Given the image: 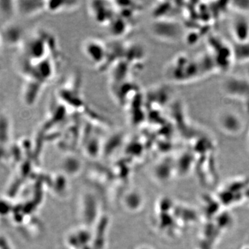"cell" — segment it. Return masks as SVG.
<instances>
[{
	"label": "cell",
	"mask_w": 249,
	"mask_h": 249,
	"mask_svg": "<svg viewBox=\"0 0 249 249\" xmlns=\"http://www.w3.org/2000/svg\"><path fill=\"white\" fill-rule=\"evenodd\" d=\"M42 1H16V12L23 16H31L40 12L46 6L42 5Z\"/></svg>",
	"instance_id": "cell-1"
},
{
	"label": "cell",
	"mask_w": 249,
	"mask_h": 249,
	"mask_svg": "<svg viewBox=\"0 0 249 249\" xmlns=\"http://www.w3.org/2000/svg\"><path fill=\"white\" fill-rule=\"evenodd\" d=\"M22 37V31L19 27L16 26L11 25L7 27L3 32V38L9 44L18 43Z\"/></svg>",
	"instance_id": "cell-2"
},
{
	"label": "cell",
	"mask_w": 249,
	"mask_h": 249,
	"mask_svg": "<svg viewBox=\"0 0 249 249\" xmlns=\"http://www.w3.org/2000/svg\"><path fill=\"white\" fill-rule=\"evenodd\" d=\"M16 11V1H0V15L4 18L10 17Z\"/></svg>",
	"instance_id": "cell-3"
},
{
	"label": "cell",
	"mask_w": 249,
	"mask_h": 249,
	"mask_svg": "<svg viewBox=\"0 0 249 249\" xmlns=\"http://www.w3.org/2000/svg\"><path fill=\"white\" fill-rule=\"evenodd\" d=\"M0 41H1V36H0Z\"/></svg>",
	"instance_id": "cell-4"
}]
</instances>
